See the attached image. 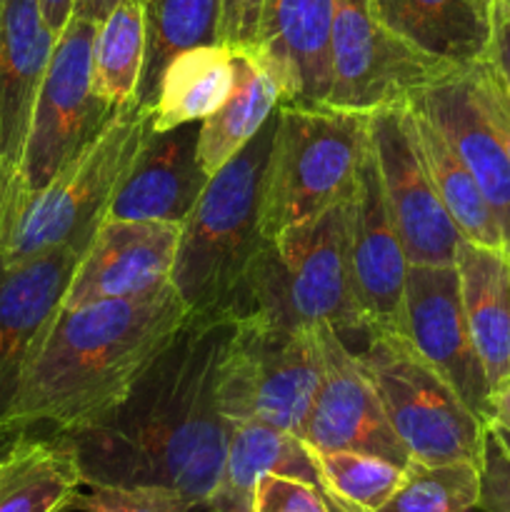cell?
Wrapping results in <instances>:
<instances>
[{"instance_id":"6da1fadb","label":"cell","mask_w":510,"mask_h":512,"mask_svg":"<svg viewBox=\"0 0 510 512\" xmlns=\"http://www.w3.org/2000/svg\"><path fill=\"white\" fill-rule=\"evenodd\" d=\"M233 328L235 320L190 315L123 403L98 423L60 435L83 485L170 490L205 512L233 433L218 405Z\"/></svg>"},{"instance_id":"7a4b0ae2","label":"cell","mask_w":510,"mask_h":512,"mask_svg":"<svg viewBox=\"0 0 510 512\" xmlns=\"http://www.w3.org/2000/svg\"><path fill=\"white\" fill-rule=\"evenodd\" d=\"M188 318L173 283L140 298L60 308L15 400L13 428L68 435L98 423Z\"/></svg>"},{"instance_id":"3957f363","label":"cell","mask_w":510,"mask_h":512,"mask_svg":"<svg viewBox=\"0 0 510 512\" xmlns=\"http://www.w3.org/2000/svg\"><path fill=\"white\" fill-rule=\"evenodd\" d=\"M278 110L255 138L210 175L203 195L180 223L170 283L195 318L238 320L268 238L263 193Z\"/></svg>"},{"instance_id":"277c9868","label":"cell","mask_w":510,"mask_h":512,"mask_svg":"<svg viewBox=\"0 0 510 512\" xmlns=\"http://www.w3.org/2000/svg\"><path fill=\"white\" fill-rule=\"evenodd\" d=\"M153 110L123 105L45 188L0 200V265H18L63 245H90L145 140Z\"/></svg>"},{"instance_id":"5b68a950","label":"cell","mask_w":510,"mask_h":512,"mask_svg":"<svg viewBox=\"0 0 510 512\" xmlns=\"http://www.w3.org/2000/svg\"><path fill=\"white\" fill-rule=\"evenodd\" d=\"M350 208L353 193L268 240L250 278L243 318L258 315L283 328L330 325L343 340L363 338L350 268Z\"/></svg>"},{"instance_id":"8992f818","label":"cell","mask_w":510,"mask_h":512,"mask_svg":"<svg viewBox=\"0 0 510 512\" xmlns=\"http://www.w3.org/2000/svg\"><path fill=\"white\" fill-rule=\"evenodd\" d=\"M370 113L320 105H278L263 193V233L273 240L348 198L370 145Z\"/></svg>"},{"instance_id":"52a82bcc","label":"cell","mask_w":510,"mask_h":512,"mask_svg":"<svg viewBox=\"0 0 510 512\" xmlns=\"http://www.w3.org/2000/svg\"><path fill=\"white\" fill-rule=\"evenodd\" d=\"M373 378L390 425L410 460L425 465L473 463L483 468L488 423L463 403L453 385L390 330H365L353 348Z\"/></svg>"},{"instance_id":"ba28073f","label":"cell","mask_w":510,"mask_h":512,"mask_svg":"<svg viewBox=\"0 0 510 512\" xmlns=\"http://www.w3.org/2000/svg\"><path fill=\"white\" fill-rule=\"evenodd\" d=\"M323 380L318 328H283L258 315L235 320L220 365L218 405L230 423L298 435Z\"/></svg>"},{"instance_id":"9c48e42d","label":"cell","mask_w":510,"mask_h":512,"mask_svg":"<svg viewBox=\"0 0 510 512\" xmlns=\"http://www.w3.org/2000/svg\"><path fill=\"white\" fill-rule=\"evenodd\" d=\"M98 23L70 15L55 40L48 70L30 115L15 185L0 200L45 188L80 150L88 148L118 108L95 95L93 48Z\"/></svg>"},{"instance_id":"30bf717a","label":"cell","mask_w":510,"mask_h":512,"mask_svg":"<svg viewBox=\"0 0 510 512\" xmlns=\"http://www.w3.org/2000/svg\"><path fill=\"white\" fill-rule=\"evenodd\" d=\"M330 68L333 78L325 103L358 113L408 100L455 73L390 33L373 0H333Z\"/></svg>"},{"instance_id":"8fae6325","label":"cell","mask_w":510,"mask_h":512,"mask_svg":"<svg viewBox=\"0 0 510 512\" xmlns=\"http://www.w3.org/2000/svg\"><path fill=\"white\" fill-rule=\"evenodd\" d=\"M368 128L385 203L408 260L418 265H455L463 235L415 148L408 100L373 110Z\"/></svg>"},{"instance_id":"7c38bea8","label":"cell","mask_w":510,"mask_h":512,"mask_svg":"<svg viewBox=\"0 0 510 512\" xmlns=\"http://www.w3.org/2000/svg\"><path fill=\"white\" fill-rule=\"evenodd\" d=\"M323 380L305 418L300 440L310 450L378 455L408 468L410 455L390 425L385 405L358 355L330 325H318Z\"/></svg>"},{"instance_id":"4fadbf2b","label":"cell","mask_w":510,"mask_h":512,"mask_svg":"<svg viewBox=\"0 0 510 512\" xmlns=\"http://www.w3.org/2000/svg\"><path fill=\"white\" fill-rule=\"evenodd\" d=\"M400 335L453 385L463 403L490 425L493 393L470 335L455 265L410 263Z\"/></svg>"},{"instance_id":"5bb4252c","label":"cell","mask_w":510,"mask_h":512,"mask_svg":"<svg viewBox=\"0 0 510 512\" xmlns=\"http://www.w3.org/2000/svg\"><path fill=\"white\" fill-rule=\"evenodd\" d=\"M85 250L88 245H63L0 265V433H23L13 428L15 400Z\"/></svg>"},{"instance_id":"9a60e30c","label":"cell","mask_w":510,"mask_h":512,"mask_svg":"<svg viewBox=\"0 0 510 512\" xmlns=\"http://www.w3.org/2000/svg\"><path fill=\"white\" fill-rule=\"evenodd\" d=\"M180 223L103 220L78 260L60 308L148 295L170 283Z\"/></svg>"},{"instance_id":"2e32d148","label":"cell","mask_w":510,"mask_h":512,"mask_svg":"<svg viewBox=\"0 0 510 512\" xmlns=\"http://www.w3.org/2000/svg\"><path fill=\"white\" fill-rule=\"evenodd\" d=\"M350 268H353L355 303L365 330L400 333L410 260L385 203L373 145L365 150L353 188Z\"/></svg>"},{"instance_id":"e0dca14e","label":"cell","mask_w":510,"mask_h":512,"mask_svg":"<svg viewBox=\"0 0 510 512\" xmlns=\"http://www.w3.org/2000/svg\"><path fill=\"white\" fill-rule=\"evenodd\" d=\"M55 40L40 0H0V198L18 178L30 115Z\"/></svg>"},{"instance_id":"ac0fdd59","label":"cell","mask_w":510,"mask_h":512,"mask_svg":"<svg viewBox=\"0 0 510 512\" xmlns=\"http://www.w3.org/2000/svg\"><path fill=\"white\" fill-rule=\"evenodd\" d=\"M333 0H263L255 58L283 93V103L320 105L328 100Z\"/></svg>"},{"instance_id":"d6986e66","label":"cell","mask_w":510,"mask_h":512,"mask_svg":"<svg viewBox=\"0 0 510 512\" xmlns=\"http://www.w3.org/2000/svg\"><path fill=\"white\" fill-rule=\"evenodd\" d=\"M198 135L200 123L150 135L115 190L103 220L183 223L210 180L200 165Z\"/></svg>"},{"instance_id":"ffe728a7","label":"cell","mask_w":510,"mask_h":512,"mask_svg":"<svg viewBox=\"0 0 510 512\" xmlns=\"http://www.w3.org/2000/svg\"><path fill=\"white\" fill-rule=\"evenodd\" d=\"M410 98L433 118L470 170L498 218L505 248L510 250V158L475 100L470 98L463 70H455L453 75L418 90Z\"/></svg>"},{"instance_id":"44dd1931","label":"cell","mask_w":510,"mask_h":512,"mask_svg":"<svg viewBox=\"0 0 510 512\" xmlns=\"http://www.w3.org/2000/svg\"><path fill=\"white\" fill-rule=\"evenodd\" d=\"M455 268L475 350L498 395L510 385V250L463 240Z\"/></svg>"},{"instance_id":"7402d4cb","label":"cell","mask_w":510,"mask_h":512,"mask_svg":"<svg viewBox=\"0 0 510 512\" xmlns=\"http://www.w3.org/2000/svg\"><path fill=\"white\" fill-rule=\"evenodd\" d=\"M390 33L418 53L463 70L490 43V5L483 0H373Z\"/></svg>"},{"instance_id":"603a6c76","label":"cell","mask_w":510,"mask_h":512,"mask_svg":"<svg viewBox=\"0 0 510 512\" xmlns=\"http://www.w3.org/2000/svg\"><path fill=\"white\" fill-rule=\"evenodd\" d=\"M263 475H288L323 490L313 450L298 435L263 423H233L223 473L205 512H250Z\"/></svg>"},{"instance_id":"cb8c5ba5","label":"cell","mask_w":510,"mask_h":512,"mask_svg":"<svg viewBox=\"0 0 510 512\" xmlns=\"http://www.w3.org/2000/svg\"><path fill=\"white\" fill-rule=\"evenodd\" d=\"M78 460L60 435L25 433L0 453V512H65L80 495Z\"/></svg>"},{"instance_id":"d4e9b609","label":"cell","mask_w":510,"mask_h":512,"mask_svg":"<svg viewBox=\"0 0 510 512\" xmlns=\"http://www.w3.org/2000/svg\"><path fill=\"white\" fill-rule=\"evenodd\" d=\"M235 83L228 100L200 123L198 155L208 175H215L235 153L255 138L283 103L278 83L253 50L233 48Z\"/></svg>"},{"instance_id":"484cf974","label":"cell","mask_w":510,"mask_h":512,"mask_svg":"<svg viewBox=\"0 0 510 512\" xmlns=\"http://www.w3.org/2000/svg\"><path fill=\"white\" fill-rule=\"evenodd\" d=\"M408 120L420 160H423L445 210L458 225L463 240L485 245V248H505L503 230H500L498 218L490 210L488 200L480 193L478 183L465 168L460 155L453 150V145L448 143L443 130L433 123V118L413 98H408Z\"/></svg>"},{"instance_id":"4316f807","label":"cell","mask_w":510,"mask_h":512,"mask_svg":"<svg viewBox=\"0 0 510 512\" xmlns=\"http://www.w3.org/2000/svg\"><path fill=\"white\" fill-rule=\"evenodd\" d=\"M235 83L233 48L223 43L183 50L165 65L153 100V133L203 123L228 100Z\"/></svg>"},{"instance_id":"83f0119b","label":"cell","mask_w":510,"mask_h":512,"mask_svg":"<svg viewBox=\"0 0 510 512\" xmlns=\"http://www.w3.org/2000/svg\"><path fill=\"white\" fill-rule=\"evenodd\" d=\"M223 0H148L145 3V65L135 103L153 108L160 75L178 53L220 43Z\"/></svg>"},{"instance_id":"f1b7e54d","label":"cell","mask_w":510,"mask_h":512,"mask_svg":"<svg viewBox=\"0 0 510 512\" xmlns=\"http://www.w3.org/2000/svg\"><path fill=\"white\" fill-rule=\"evenodd\" d=\"M145 3L120 0L98 25L93 48V88L110 108L133 103L145 65Z\"/></svg>"},{"instance_id":"f546056e","label":"cell","mask_w":510,"mask_h":512,"mask_svg":"<svg viewBox=\"0 0 510 512\" xmlns=\"http://www.w3.org/2000/svg\"><path fill=\"white\" fill-rule=\"evenodd\" d=\"M320 485L335 512H378L403 480L405 468L378 455L313 450Z\"/></svg>"},{"instance_id":"4dcf8cb0","label":"cell","mask_w":510,"mask_h":512,"mask_svg":"<svg viewBox=\"0 0 510 512\" xmlns=\"http://www.w3.org/2000/svg\"><path fill=\"white\" fill-rule=\"evenodd\" d=\"M478 500L480 465L410 460L400 485L378 512H470Z\"/></svg>"},{"instance_id":"1f68e13d","label":"cell","mask_w":510,"mask_h":512,"mask_svg":"<svg viewBox=\"0 0 510 512\" xmlns=\"http://www.w3.org/2000/svg\"><path fill=\"white\" fill-rule=\"evenodd\" d=\"M465 83H468L470 98L480 108L483 118L493 128L495 138L505 148L510 158V85L505 83L503 73L495 68L493 60L483 55L473 65L463 68Z\"/></svg>"},{"instance_id":"d6a6232c","label":"cell","mask_w":510,"mask_h":512,"mask_svg":"<svg viewBox=\"0 0 510 512\" xmlns=\"http://www.w3.org/2000/svg\"><path fill=\"white\" fill-rule=\"evenodd\" d=\"M73 510L83 512H193L188 500L160 488H90L75 498Z\"/></svg>"},{"instance_id":"836d02e7","label":"cell","mask_w":510,"mask_h":512,"mask_svg":"<svg viewBox=\"0 0 510 512\" xmlns=\"http://www.w3.org/2000/svg\"><path fill=\"white\" fill-rule=\"evenodd\" d=\"M250 512H335L328 495L313 483L288 475H263L255 485Z\"/></svg>"},{"instance_id":"e575fe53","label":"cell","mask_w":510,"mask_h":512,"mask_svg":"<svg viewBox=\"0 0 510 512\" xmlns=\"http://www.w3.org/2000/svg\"><path fill=\"white\" fill-rule=\"evenodd\" d=\"M483 512H510V455L488 428L483 468H480V500Z\"/></svg>"},{"instance_id":"d590c367","label":"cell","mask_w":510,"mask_h":512,"mask_svg":"<svg viewBox=\"0 0 510 512\" xmlns=\"http://www.w3.org/2000/svg\"><path fill=\"white\" fill-rule=\"evenodd\" d=\"M263 0H223L220 43L230 48H253L258 38Z\"/></svg>"},{"instance_id":"8d00e7d4","label":"cell","mask_w":510,"mask_h":512,"mask_svg":"<svg viewBox=\"0 0 510 512\" xmlns=\"http://www.w3.org/2000/svg\"><path fill=\"white\" fill-rule=\"evenodd\" d=\"M485 55L510 85V0H490V43Z\"/></svg>"},{"instance_id":"74e56055","label":"cell","mask_w":510,"mask_h":512,"mask_svg":"<svg viewBox=\"0 0 510 512\" xmlns=\"http://www.w3.org/2000/svg\"><path fill=\"white\" fill-rule=\"evenodd\" d=\"M40 5H43L45 23L53 30L55 38H58L65 25H68L70 15H73L75 0H40Z\"/></svg>"},{"instance_id":"f35d334b","label":"cell","mask_w":510,"mask_h":512,"mask_svg":"<svg viewBox=\"0 0 510 512\" xmlns=\"http://www.w3.org/2000/svg\"><path fill=\"white\" fill-rule=\"evenodd\" d=\"M118 3L120 0H75L73 15H78V18H85V20H93V23L100 25Z\"/></svg>"},{"instance_id":"ab89813d","label":"cell","mask_w":510,"mask_h":512,"mask_svg":"<svg viewBox=\"0 0 510 512\" xmlns=\"http://www.w3.org/2000/svg\"><path fill=\"white\" fill-rule=\"evenodd\" d=\"M490 425H503L510 428V385L493 395V410H490Z\"/></svg>"},{"instance_id":"60d3db41","label":"cell","mask_w":510,"mask_h":512,"mask_svg":"<svg viewBox=\"0 0 510 512\" xmlns=\"http://www.w3.org/2000/svg\"><path fill=\"white\" fill-rule=\"evenodd\" d=\"M488 428H490V433L495 435V440L503 445L505 453L510 455V428H503V425H488Z\"/></svg>"},{"instance_id":"b9f144b4","label":"cell","mask_w":510,"mask_h":512,"mask_svg":"<svg viewBox=\"0 0 510 512\" xmlns=\"http://www.w3.org/2000/svg\"><path fill=\"white\" fill-rule=\"evenodd\" d=\"M20 435H25V433H0V453H3V450H8L10 445L20 438Z\"/></svg>"},{"instance_id":"7bdbcfd3","label":"cell","mask_w":510,"mask_h":512,"mask_svg":"<svg viewBox=\"0 0 510 512\" xmlns=\"http://www.w3.org/2000/svg\"><path fill=\"white\" fill-rule=\"evenodd\" d=\"M470 512H483V510H478V508H475V510H470Z\"/></svg>"},{"instance_id":"ee69618b","label":"cell","mask_w":510,"mask_h":512,"mask_svg":"<svg viewBox=\"0 0 510 512\" xmlns=\"http://www.w3.org/2000/svg\"><path fill=\"white\" fill-rule=\"evenodd\" d=\"M483 3H488V5H490V0H483Z\"/></svg>"},{"instance_id":"f6af8a7d","label":"cell","mask_w":510,"mask_h":512,"mask_svg":"<svg viewBox=\"0 0 510 512\" xmlns=\"http://www.w3.org/2000/svg\"><path fill=\"white\" fill-rule=\"evenodd\" d=\"M143 3H148V0H143Z\"/></svg>"}]
</instances>
